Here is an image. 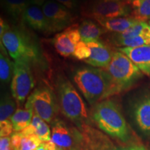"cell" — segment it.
I'll list each match as a JSON object with an SVG mask.
<instances>
[{"mask_svg": "<svg viewBox=\"0 0 150 150\" xmlns=\"http://www.w3.org/2000/svg\"><path fill=\"white\" fill-rule=\"evenodd\" d=\"M87 44L91 49V56L84 62L91 67L106 68L110 64L114 52L99 40L91 41Z\"/></svg>", "mask_w": 150, "mask_h": 150, "instance_id": "obj_13", "label": "cell"}, {"mask_svg": "<svg viewBox=\"0 0 150 150\" xmlns=\"http://www.w3.org/2000/svg\"><path fill=\"white\" fill-rule=\"evenodd\" d=\"M0 38L1 42L14 61H22L31 63L38 56L34 43L22 30L10 28Z\"/></svg>", "mask_w": 150, "mask_h": 150, "instance_id": "obj_5", "label": "cell"}, {"mask_svg": "<svg viewBox=\"0 0 150 150\" xmlns=\"http://www.w3.org/2000/svg\"><path fill=\"white\" fill-rule=\"evenodd\" d=\"M1 5L8 16L13 19L22 17L30 6L29 0H1Z\"/></svg>", "mask_w": 150, "mask_h": 150, "instance_id": "obj_24", "label": "cell"}, {"mask_svg": "<svg viewBox=\"0 0 150 150\" xmlns=\"http://www.w3.org/2000/svg\"><path fill=\"white\" fill-rule=\"evenodd\" d=\"M130 2L125 0H93L82 10L86 16L97 19L127 17L131 14Z\"/></svg>", "mask_w": 150, "mask_h": 150, "instance_id": "obj_7", "label": "cell"}, {"mask_svg": "<svg viewBox=\"0 0 150 150\" xmlns=\"http://www.w3.org/2000/svg\"><path fill=\"white\" fill-rule=\"evenodd\" d=\"M92 119L101 130L122 142L129 138V127L120 110L113 101L104 99L95 105Z\"/></svg>", "mask_w": 150, "mask_h": 150, "instance_id": "obj_2", "label": "cell"}, {"mask_svg": "<svg viewBox=\"0 0 150 150\" xmlns=\"http://www.w3.org/2000/svg\"><path fill=\"white\" fill-rule=\"evenodd\" d=\"M49 0H29L30 5L37 6H42Z\"/></svg>", "mask_w": 150, "mask_h": 150, "instance_id": "obj_34", "label": "cell"}, {"mask_svg": "<svg viewBox=\"0 0 150 150\" xmlns=\"http://www.w3.org/2000/svg\"><path fill=\"white\" fill-rule=\"evenodd\" d=\"M0 79L1 83L7 84L11 81L13 74L14 62H12L8 57V53L2 43H0Z\"/></svg>", "mask_w": 150, "mask_h": 150, "instance_id": "obj_22", "label": "cell"}, {"mask_svg": "<svg viewBox=\"0 0 150 150\" xmlns=\"http://www.w3.org/2000/svg\"><path fill=\"white\" fill-rule=\"evenodd\" d=\"M130 6L131 18L143 22L150 20V0H132Z\"/></svg>", "mask_w": 150, "mask_h": 150, "instance_id": "obj_23", "label": "cell"}, {"mask_svg": "<svg viewBox=\"0 0 150 150\" xmlns=\"http://www.w3.org/2000/svg\"><path fill=\"white\" fill-rule=\"evenodd\" d=\"M134 117L140 130L150 133V95L137 102L134 108Z\"/></svg>", "mask_w": 150, "mask_h": 150, "instance_id": "obj_16", "label": "cell"}, {"mask_svg": "<svg viewBox=\"0 0 150 150\" xmlns=\"http://www.w3.org/2000/svg\"><path fill=\"white\" fill-rule=\"evenodd\" d=\"M70 11H76L80 6L79 0H55Z\"/></svg>", "mask_w": 150, "mask_h": 150, "instance_id": "obj_30", "label": "cell"}, {"mask_svg": "<svg viewBox=\"0 0 150 150\" xmlns=\"http://www.w3.org/2000/svg\"><path fill=\"white\" fill-rule=\"evenodd\" d=\"M17 103L14 98L5 95L1 99L0 105V122L10 121L16 112Z\"/></svg>", "mask_w": 150, "mask_h": 150, "instance_id": "obj_26", "label": "cell"}, {"mask_svg": "<svg viewBox=\"0 0 150 150\" xmlns=\"http://www.w3.org/2000/svg\"><path fill=\"white\" fill-rule=\"evenodd\" d=\"M96 21L106 31H111L117 33H122L129 28L132 27L138 21L131 17H122V18L97 19Z\"/></svg>", "mask_w": 150, "mask_h": 150, "instance_id": "obj_19", "label": "cell"}, {"mask_svg": "<svg viewBox=\"0 0 150 150\" xmlns=\"http://www.w3.org/2000/svg\"><path fill=\"white\" fill-rule=\"evenodd\" d=\"M33 114L34 111H33L32 104L28 97L24 108H18L11 117V121L12 122L15 132H20L27 128L31 123Z\"/></svg>", "mask_w": 150, "mask_h": 150, "instance_id": "obj_17", "label": "cell"}, {"mask_svg": "<svg viewBox=\"0 0 150 150\" xmlns=\"http://www.w3.org/2000/svg\"><path fill=\"white\" fill-rule=\"evenodd\" d=\"M104 1H108V0H104Z\"/></svg>", "mask_w": 150, "mask_h": 150, "instance_id": "obj_37", "label": "cell"}, {"mask_svg": "<svg viewBox=\"0 0 150 150\" xmlns=\"http://www.w3.org/2000/svg\"><path fill=\"white\" fill-rule=\"evenodd\" d=\"M11 138L15 150H35L42 142L36 135H24L21 132H15Z\"/></svg>", "mask_w": 150, "mask_h": 150, "instance_id": "obj_20", "label": "cell"}, {"mask_svg": "<svg viewBox=\"0 0 150 150\" xmlns=\"http://www.w3.org/2000/svg\"><path fill=\"white\" fill-rule=\"evenodd\" d=\"M10 28L8 24L2 19V18H1V20H0V37L2 36L4 33L8 31Z\"/></svg>", "mask_w": 150, "mask_h": 150, "instance_id": "obj_33", "label": "cell"}, {"mask_svg": "<svg viewBox=\"0 0 150 150\" xmlns=\"http://www.w3.org/2000/svg\"><path fill=\"white\" fill-rule=\"evenodd\" d=\"M0 150H15L11 144V138L9 137H1Z\"/></svg>", "mask_w": 150, "mask_h": 150, "instance_id": "obj_31", "label": "cell"}, {"mask_svg": "<svg viewBox=\"0 0 150 150\" xmlns=\"http://www.w3.org/2000/svg\"><path fill=\"white\" fill-rule=\"evenodd\" d=\"M42 9L52 33L65 30L73 20L71 11L55 0H49L42 6Z\"/></svg>", "mask_w": 150, "mask_h": 150, "instance_id": "obj_10", "label": "cell"}, {"mask_svg": "<svg viewBox=\"0 0 150 150\" xmlns=\"http://www.w3.org/2000/svg\"><path fill=\"white\" fill-rule=\"evenodd\" d=\"M81 40L79 27L75 25L66 28L54 38L53 44L56 52L63 57L73 56L77 43Z\"/></svg>", "mask_w": 150, "mask_h": 150, "instance_id": "obj_11", "label": "cell"}, {"mask_svg": "<svg viewBox=\"0 0 150 150\" xmlns=\"http://www.w3.org/2000/svg\"><path fill=\"white\" fill-rule=\"evenodd\" d=\"M112 42L117 46L134 48L144 45H150V37L138 36L125 39H112Z\"/></svg>", "mask_w": 150, "mask_h": 150, "instance_id": "obj_27", "label": "cell"}, {"mask_svg": "<svg viewBox=\"0 0 150 150\" xmlns=\"http://www.w3.org/2000/svg\"><path fill=\"white\" fill-rule=\"evenodd\" d=\"M20 132L24 135H36L42 142H48L52 140V133L49 125L35 113L33 114L31 123Z\"/></svg>", "mask_w": 150, "mask_h": 150, "instance_id": "obj_18", "label": "cell"}, {"mask_svg": "<svg viewBox=\"0 0 150 150\" xmlns=\"http://www.w3.org/2000/svg\"><path fill=\"white\" fill-rule=\"evenodd\" d=\"M56 89L60 109L67 119L80 127L88 118L87 108L73 84L63 75L58 76Z\"/></svg>", "mask_w": 150, "mask_h": 150, "instance_id": "obj_3", "label": "cell"}, {"mask_svg": "<svg viewBox=\"0 0 150 150\" xmlns=\"http://www.w3.org/2000/svg\"><path fill=\"white\" fill-rule=\"evenodd\" d=\"M35 150H50L46 142H42L38 147H37Z\"/></svg>", "mask_w": 150, "mask_h": 150, "instance_id": "obj_35", "label": "cell"}, {"mask_svg": "<svg viewBox=\"0 0 150 150\" xmlns=\"http://www.w3.org/2000/svg\"><path fill=\"white\" fill-rule=\"evenodd\" d=\"M104 70L108 73L111 81L110 96L131 87L142 76L139 68L120 51L114 52L110 64Z\"/></svg>", "mask_w": 150, "mask_h": 150, "instance_id": "obj_4", "label": "cell"}, {"mask_svg": "<svg viewBox=\"0 0 150 150\" xmlns=\"http://www.w3.org/2000/svg\"><path fill=\"white\" fill-rule=\"evenodd\" d=\"M73 80L90 104L110 97L111 81L108 73L102 68L81 67L73 74Z\"/></svg>", "mask_w": 150, "mask_h": 150, "instance_id": "obj_1", "label": "cell"}, {"mask_svg": "<svg viewBox=\"0 0 150 150\" xmlns=\"http://www.w3.org/2000/svg\"><path fill=\"white\" fill-rule=\"evenodd\" d=\"M29 98L32 104L33 111L46 122L51 123L55 117L57 106L54 93L47 87H39Z\"/></svg>", "mask_w": 150, "mask_h": 150, "instance_id": "obj_9", "label": "cell"}, {"mask_svg": "<svg viewBox=\"0 0 150 150\" xmlns=\"http://www.w3.org/2000/svg\"><path fill=\"white\" fill-rule=\"evenodd\" d=\"M79 129L83 138L81 150H113L115 147L107 136L87 124L81 125Z\"/></svg>", "mask_w": 150, "mask_h": 150, "instance_id": "obj_12", "label": "cell"}, {"mask_svg": "<svg viewBox=\"0 0 150 150\" xmlns=\"http://www.w3.org/2000/svg\"><path fill=\"white\" fill-rule=\"evenodd\" d=\"M138 36L150 37V26L143 22H138L122 33L112 35V39H125Z\"/></svg>", "mask_w": 150, "mask_h": 150, "instance_id": "obj_25", "label": "cell"}, {"mask_svg": "<svg viewBox=\"0 0 150 150\" xmlns=\"http://www.w3.org/2000/svg\"><path fill=\"white\" fill-rule=\"evenodd\" d=\"M113 150H148L142 145H130L123 147H115Z\"/></svg>", "mask_w": 150, "mask_h": 150, "instance_id": "obj_32", "label": "cell"}, {"mask_svg": "<svg viewBox=\"0 0 150 150\" xmlns=\"http://www.w3.org/2000/svg\"><path fill=\"white\" fill-rule=\"evenodd\" d=\"M91 51L88 44L83 41L80 40L75 47L73 56L80 61H85L91 56Z\"/></svg>", "mask_w": 150, "mask_h": 150, "instance_id": "obj_28", "label": "cell"}, {"mask_svg": "<svg viewBox=\"0 0 150 150\" xmlns=\"http://www.w3.org/2000/svg\"><path fill=\"white\" fill-rule=\"evenodd\" d=\"M118 51L127 55L142 73L150 75V45L138 47H120Z\"/></svg>", "mask_w": 150, "mask_h": 150, "instance_id": "obj_14", "label": "cell"}, {"mask_svg": "<svg viewBox=\"0 0 150 150\" xmlns=\"http://www.w3.org/2000/svg\"><path fill=\"white\" fill-rule=\"evenodd\" d=\"M54 150H61V149H59V148H56V149H54Z\"/></svg>", "mask_w": 150, "mask_h": 150, "instance_id": "obj_36", "label": "cell"}, {"mask_svg": "<svg viewBox=\"0 0 150 150\" xmlns=\"http://www.w3.org/2000/svg\"><path fill=\"white\" fill-rule=\"evenodd\" d=\"M22 18L35 31L44 33H52L47 20L40 7L30 5L24 11Z\"/></svg>", "mask_w": 150, "mask_h": 150, "instance_id": "obj_15", "label": "cell"}, {"mask_svg": "<svg viewBox=\"0 0 150 150\" xmlns=\"http://www.w3.org/2000/svg\"><path fill=\"white\" fill-rule=\"evenodd\" d=\"M149 26H150V22H149Z\"/></svg>", "mask_w": 150, "mask_h": 150, "instance_id": "obj_38", "label": "cell"}, {"mask_svg": "<svg viewBox=\"0 0 150 150\" xmlns=\"http://www.w3.org/2000/svg\"><path fill=\"white\" fill-rule=\"evenodd\" d=\"M79 30L81 40L86 43L98 40L101 35L106 31L102 26L88 19H85L81 22L79 26Z\"/></svg>", "mask_w": 150, "mask_h": 150, "instance_id": "obj_21", "label": "cell"}, {"mask_svg": "<svg viewBox=\"0 0 150 150\" xmlns=\"http://www.w3.org/2000/svg\"><path fill=\"white\" fill-rule=\"evenodd\" d=\"M13 131L11 121L0 122V136L1 137H8Z\"/></svg>", "mask_w": 150, "mask_h": 150, "instance_id": "obj_29", "label": "cell"}, {"mask_svg": "<svg viewBox=\"0 0 150 150\" xmlns=\"http://www.w3.org/2000/svg\"><path fill=\"white\" fill-rule=\"evenodd\" d=\"M30 64L31 63L26 61H14L11 91L13 98L18 105L23 104L35 86L34 78Z\"/></svg>", "mask_w": 150, "mask_h": 150, "instance_id": "obj_6", "label": "cell"}, {"mask_svg": "<svg viewBox=\"0 0 150 150\" xmlns=\"http://www.w3.org/2000/svg\"><path fill=\"white\" fill-rule=\"evenodd\" d=\"M83 140L79 129L69 127L61 120L53 121L52 141L57 148L61 150H81Z\"/></svg>", "mask_w": 150, "mask_h": 150, "instance_id": "obj_8", "label": "cell"}]
</instances>
